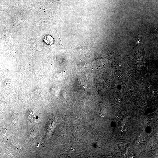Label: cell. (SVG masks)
Here are the masks:
<instances>
[{"label": "cell", "instance_id": "obj_4", "mask_svg": "<svg viewBox=\"0 0 158 158\" xmlns=\"http://www.w3.org/2000/svg\"><path fill=\"white\" fill-rule=\"evenodd\" d=\"M121 129L123 130L126 131L127 129L128 128L126 126L123 125L121 127Z\"/></svg>", "mask_w": 158, "mask_h": 158}, {"label": "cell", "instance_id": "obj_2", "mask_svg": "<svg viewBox=\"0 0 158 158\" xmlns=\"http://www.w3.org/2000/svg\"><path fill=\"white\" fill-rule=\"evenodd\" d=\"M47 20H48L47 18H43L39 20L38 21L36 22V23L38 25L40 24L44 23Z\"/></svg>", "mask_w": 158, "mask_h": 158}, {"label": "cell", "instance_id": "obj_6", "mask_svg": "<svg viewBox=\"0 0 158 158\" xmlns=\"http://www.w3.org/2000/svg\"><path fill=\"white\" fill-rule=\"evenodd\" d=\"M130 75V76H131V75Z\"/></svg>", "mask_w": 158, "mask_h": 158}, {"label": "cell", "instance_id": "obj_3", "mask_svg": "<svg viewBox=\"0 0 158 158\" xmlns=\"http://www.w3.org/2000/svg\"><path fill=\"white\" fill-rule=\"evenodd\" d=\"M154 32L155 34L158 37V25L157 27L154 29Z\"/></svg>", "mask_w": 158, "mask_h": 158}, {"label": "cell", "instance_id": "obj_1", "mask_svg": "<svg viewBox=\"0 0 158 158\" xmlns=\"http://www.w3.org/2000/svg\"><path fill=\"white\" fill-rule=\"evenodd\" d=\"M55 117L53 116L51 118L48 126L47 133L48 134L52 129L54 126Z\"/></svg>", "mask_w": 158, "mask_h": 158}, {"label": "cell", "instance_id": "obj_5", "mask_svg": "<svg viewBox=\"0 0 158 158\" xmlns=\"http://www.w3.org/2000/svg\"><path fill=\"white\" fill-rule=\"evenodd\" d=\"M130 89H132V87H130Z\"/></svg>", "mask_w": 158, "mask_h": 158}]
</instances>
